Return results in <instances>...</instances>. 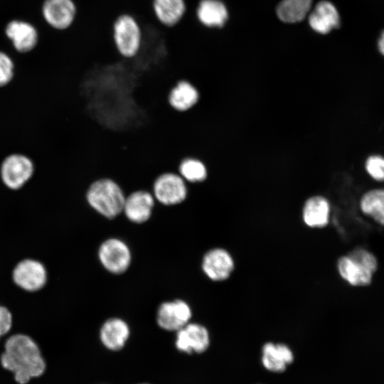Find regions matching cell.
Instances as JSON below:
<instances>
[{
    "mask_svg": "<svg viewBox=\"0 0 384 384\" xmlns=\"http://www.w3.org/2000/svg\"><path fill=\"white\" fill-rule=\"evenodd\" d=\"M377 268L375 256L362 247H356L340 257L336 262L337 272L341 279L355 287L370 284Z\"/></svg>",
    "mask_w": 384,
    "mask_h": 384,
    "instance_id": "4",
    "label": "cell"
},
{
    "mask_svg": "<svg viewBox=\"0 0 384 384\" xmlns=\"http://www.w3.org/2000/svg\"><path fill=\"white\" fill-rule=\"evenodd\" d=\"M311 28L321 34H326L340 25V16L335 6L328 1L319 2L309 15Z\"/></svg>",
    "mask_w": 384,
    "mask_h": 384,
    "instance_id": "18",
    "label": "cell"
},
{
    "mask_svg": "<svg viewBox=\"0 0 384 384\" xmlns=\"http://www.w3.org/2000/svg\"><path fill=\"white\" fill-rule=\"evenodd\" d=\"M378 48L380 53L384 56V31L381 33L378 38Z\"/></svg>",
    "mask_w": 384,
    "mask_h": 384,
    "instance_id": "28",
    "label": "cell"
},
{
    "mask_svg": "<svg viewBox=\"0 0 384 384\" xmlns=\"http://www.w3.org/2000/svg\"><path fill=\"white\" fill-rule=\"evenodd\" d=\"M156 200L146 191H136L126 196L122 215L135 224L149 221L153 215Z\"/></svg>",
    "mask_w": 384,
    "mask_h": 384,
    "instance_id": "15",
    "label": "cell"
},
{
    "mask_svg": "<svg viewBox=\"0 0 384 384\" xmlns=\"http://www.w3.org/2000/svg\"><path fill=\"white\" fill-rule=\"evenodd\" d=\"M98 258L103 267L109 272L119 274L129 267L132 254L125 242L113 238L107 239L100 245Z\"/></svg>",
    "mask_w": 384,
    "mask_h": 384,
    "instance_id": "8",
    "label": "cell"
},
{
    "mask_svg": "<svg viewBox=\"0 0 384 384\" xmlns=\"http://www.w3.org/2000/svg\"><path fill=\"white\" fill-rule=\"evenodd\" d=\"M293 361L294 353L284 343L267 342L262 347V363L267 370L283 372Z\"/></svg>",
    "mask_w": 384,
    "mask_h": 384,
    "instance_id": "17",
    "label": "cell"
},
{
    "mask_svg": "<svg viewBox=\"0 0 384 384\" xmlns=\"http://www.w3.org/2000/svg\"><path fill=\"white\" fill-rule=\"evenodd\" d=\"M47 270L44 265L33 259H24L14 267L12 278L21 289L29 292L41 289L47 282Z\"/></svg>",
    "mask_w": 384,
    "mask_h": 384,
    "instance_id": "10",
    "label": "cell"
},
{
    "mask_svg": "<svg viewBox=\"0 0 384 384\" xmlns=\"http://www.w3.org/2000/svg\"><path fill=\"white\" fill-rule=\"evenodd\" d=\"M15 75V64L12 58L5 51L0 50V88L7 86Z\"/></svg>",
    "mask_w": 384,
    "mask_h": 384,
    "instance_id": "25",
    "label": "cell"
},
{
    "mask_svg": "<svg viewBox=\"0 0 384 384\" xmlns=\"http://www.w3.org/2000/svg\"><path fill=\"white\" fill-rule=\"evenodd\" d=\"M313 0H282L277 6L278 18L286 23L302 21L309 13Z\"/></svg>",
    "mask_w": 384,
    "mask_h": 384,
    "instance_id": "22",
    "label": "cell"
},
{
    "mask_svg": "<svg viewBox=\"0 0 384 384\" xmlns=\"http://www.w3.org/2000/svg\"><path fill=\"white\" fill-rule=\"evenodd\" d=\"M199 100V92L196 87L186 80H179L171 89L169 102L171 106L180 112L192 108Z\"/></svg>",
    "mask_w": 384,
    "mask_h": 384,
    "instance_id": "21",
    "label": "cell"
},
{
    "mask_svg": "<svg viewBox=\"0 0 384 384\" xmlns=\"http://www.w3.org/2000/svg\"><path fill=\"white\" fill-rule=\"evenodd\" d=\"M179 175L188 183H201L208 176L204 163L195 158L183 159L179 166Z\"/></svg>",
    "mask_w": 384,
    "mask_h": 384,
    "instance_id": "24",
    "label": "cell"
},
{
    "mask_svg": "<svg viewBox=\"0 0 384 384\" xmlns=\"http://www.w3.org/2000/svg\"><path fill=\"white\" fill-rule=\"evenodd\" d=\"M36 171L33 159L22 153H11L0 164V180L10 192H19L31 180Z\"/></svg>",
    "mask_w": 384,
    "mask_h": 384,
    "instance_id": "5",
    "label": "cell"
},
{
    "mask_svg": "<svg viewBox=\"0 0 384 384\" xmlns=\"http://www.w3.org/2000/svg\"><path fill=\"white\" fill-rule=\"evenodd\" d=\"M130 334V330L125 321L120 318H110L105 321L100 331V338L102 344L111 351L122 349Z\"/></svg>",
    "mask_w": 384,
    "mask_h": 384,
    "instance_id": "20",
    "label": "cell"
},
{
    "mask_svg": "<svg viewBox=\"0 0 384 384\" xmlns=\"http://www.w3.org/2000/svg\"><path fill=\"white\" fill-rule=\"evenodd\" d=\"M85 198L88 206L100 216L114 220L122 215L126 196L116 182L101 178L90 186Z\"/></svg>",
    "mask_w": 384,
    "mask_h": 384,
    "instance_id": "3",
    "label": "cell"
},
{
    "mask_svg": "<svg viewBox=\"0 0 384 384\" xmlns=\"http://www.w3.org/2000/svg\"><path fill=\"white\" fill-rule=\"evenodd\" d=\"M331 206L324 197L316 196L305 202L302 213L304 225L312 229L324 228L330 221Z\"/></svg>",
    "mask_w": 384,
    "mask_h": 384,
    "instance_id": "16",
    "label": "cell"
},
{
    "mask_svg": "<svg viewBox=\"0 0 384 384\" xmlns=\"http://www.w3.org/2000/svg\"><path fill=\"white\" fill-rule=\"evenodd\" d=\"M366 169L375 180L384 181V157L375 155L369 156L366 161Z\"/></svg>",
    "mask_w": 384,
    "mask_h": 384,
    "instance_id": "26",
    "label": "cell"
},
{
    "mask_svg": "<svg viewBox=\"0 0 384 384\" xmlns=\"http://www.w3.org/2000/svg\"><path fill=\"white\" fill-rule=\"evenodd\" d=\"M154 21L162 28L172 29L181 24L188 11L187 0H150Z\"/></svg>",
    "mask_w": 384,
    "mask_h": 384,
    "instance_id": "12",
    "label": "cell"
},
{
    "mask_svg": "<svg viewBox=\"0 0 384 384\" xmlns=\"http://www.w3.org/2000/svg\"><path fill=\"white\" fill-rule=\"evenodd\" d=\"M210 342L208 329L198 323L189 322L176 331V348L186 353H201L209 347Z\"/></svg>",
    "mask_w": 384,
    "mask_h": 384,
    "instance_id": "14",
    "label": "cell"
},
{
    "mask_svg": "<svg viewBox=\"0 0 384 384\" xmlns=\"http://www.w3.org/2000/svg\"><path fill=\"white\" fill-rule=\"evenodd\" d=\"M41 12L50 28L63 32L75 26L80 16V7L77 0H43Z\"/></svg>",
    "mask_w": 384,
    "mask_h": 384,
    "instance_id": "6",
    "label": "cell"
},
{
    "mask_svg": "<svg viewBox=\"0 0 384 384\" xmlns=\"http://www.w3.org/2000/svg\"><path fill=\"white\" fill-rule=\"evenodd\" d=\"M188 194L186 181L174 173L161 174L153 186V196L156 202L165 206H173L183 203Z\"/></svg>",
    "mask_w": 384,
    "mask_h": 384,
    "instance_id": "7",
    "label": "cell"
},
{
    "mask_svg": "<svg viewBox=\"0 0 384 384\" xmlns=\"http://www.w3.org/2000/svg\"><path fill=\"white\" fill-rule=\"evenodd\" d=\"M12 326V315L5 306L0 305V339L7 337Z\"/></svg>",
    "mask_w": 384,
    "mask_h": 384,
    "instance_id": "27",
    "label": "cell"
},
{
    "mask_svg": "<svg viewBox=\"0 0 384 384\" xmlns=\"http://www.w3.org/2000/svg\"><path fill=\"white\" fill-rule=\"evenodd\" d=\"M235 268L233 255L225 248L215 247L208 250L203 256L201 269L211 281L221 282L228 279Z\"/></svg>",
    "mask_w": 384,
    "mask_h": 384,
    "instance_id": "9",
    "label": "cell"
},
{
    "mask_svg": "<svg viewBox=\"0 0 384 384\" xmlns=\"http://www.w3.org/2000/svg\"><path fill=\"white\" fill-rule=\"evenodd\" d=\"M4 34L14 50L21 54L33 50L39 41L37 28L23 19L14 18L8 21L4 28Z\"/></svg>",
    "mask_w": 384,
    "mask_h": 384,
    "instance_id": "11",
    "label": "cell"
},
{
    "mask_svg": "<svg viewBox=\"0 0 384 384\" xmlns=\"http://www.w3.org/2000/svg\"><path fill=\"white\" fill-rule=\"evenodd\" d=\"M360 208L363 214L384 226V189H373L361 198Z\"/></svg>",
    "mask_w": 384,
    "mask_h": 384,
    "instance_id": "23",
    "label": "cell"
},
{
    "mask_svg": "<svg viewBox=\"0 0 384 384\" xmlns=\"http://www.w3.org/2000/svg\"><path fill=\"white\" fill-rule=\"evenodd\" d=\"M110 38L117 55L124 59L137 58L145 43V31L139 18L134 14L123 11L113 19Z\"/></svg>",
    "mask_w": 384,
    "mask_h": 384,
    "instance_id": "2",
    "label": "cell"
},
{
    "mask_svg": "<svg viewBox=\"0 0 384 384\" xmlns=\"http://www.w3.org/2000/svg\"><path fill=\"white\" fill-rule=\"evenodd\" d=\"M195 16L197 21L206 28H220L228 19V11L220 0H198Z\"/></svg>",
    "mask_w": 384,
    "mask_h": 384,
    "instance_id": "19",
    "label": "cell"
},
{
    "mask_svg": "<svg viewBox=\"0 0 384 384\" xmlns=\"http://www.w3.org/2000/svg\"><path fill=\"white\" fill-rule=\"evenodd\" d=\"M191 317L190 305L182 299L165 302L156 312L157 324L166 331H178L190 322Z\"/></svg>",
    "mask_w": 384,
    "mask_h": 384,
    "instance_id": "13",
    "label": "cell"
},
{
    "mask_svg": "<svg viewBox=\"0 0 384 384\" xmlns=\"http://www.w3.org/2000/svg\"><path fill=\"white\" fill-rule=\"evenodd\" d=\"M2 368L11 372L18 384H27L42 375L46 363L38 343L29 336L15 334L6 338L0 354Z\"/></svg>",
    "mask_w": 384,
    "mask_h": 384,
    "instance_id": "1",
    "label": "cell"
}]
</instances>
